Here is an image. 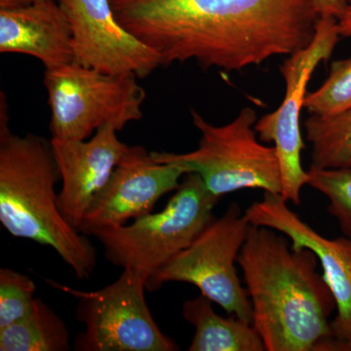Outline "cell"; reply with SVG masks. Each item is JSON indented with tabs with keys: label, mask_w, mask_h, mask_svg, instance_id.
Here are the masks:
<instances>
[{
	"label": "cell",
	"mask_w": 351,
	"mask_h": 351,
	"mask_svg": "<svg viewBox=\"0 0 351 351\" xmlns=\"http://www.w3.org/2000/svg\"><path fill=\"white\" fill-rule=\"evenodd\" d=\"M122 25L162 66L195 61L239 71L290 56L315 36L314 0H110Z\"/></svg>",
	"instance_id": "6da1fadb"
},
{
	"label": "cell",
	"mask_w": 351,
	"mask_h": 351,
	"mask_svg": "<svg viewBox=\"0 0 351 351\" xmlns=\"http://www.w3.org/2000/svg\"><path fill=\"white\" fill-rule=\"evenodd\" d=\"M237 263L265 351H337L329 320L336 302L313 251L251 225Z\"/></svg>",
	"instance_id": "7a4b0ae2"
},
{
	"label": "cell",
	"mask_w": 351,
	"mask_h": 351,
	"mask_svg": "<svg viewBox=\"0 0 351 351\" xmlns=\"http://www.w3.org/2000/svg\"><path fill=\"white\" fill-rule=\"evenodd\" d=\"M5 95L0 103V221L7 232L54 249L82 280L93 274V244L64 218L56 184L60 179L51 141L15 135L8 126Z\"/></svg>",
	"instance_id": "3957f363"
},
{
	"label": "cell",
	"mask_w": 351,
	"mask_h": 351,
	"mask_svg": "<svg viewBox=\"0 0 351 351\" xmlns=\"http://www.w3.org/2000/svg\"><path fill=\"white\" fill-rule=\"evenodd\" d=\"M219 199L199 175L189 173L162 211L126 225L101 228L91 235L100 241L108 262L147 281L213 221Z\"/></svg>",
	"instance_id": "277c9868"
},
{
	"label": "cell",
	"mask_w": 351,
	"mask_h": 351,
	"mask_svg": "<svg viewBox=\"0 0 351 351\" xmlns=\"http://www.w3.org/2000/svg\"><path fill=\"white\" fill-rule=\"evenodd\" d=\"M191 114L201 134L197 149L186 154L152 152L154 160L179 164L188 174L199 175L208 191L219 198L245 189L281 195L276 149L258 142L253 108H243L237 119L221 126L210 123L193 108Z\"/></svg>",
	"instance_id": "5b68a950"
},
{
	"label": "cell",
	"mask_w": 351,
	"mask_h": 351,
	"mask_svg": "<svg viewBox=\"0 0 351 351\" xmlns=\"http://www.w3.org/2000/svg\"><path fill=\"white\" fill-rule=\"evenodd\" d=\"M134 75H110L75 63L45 69L51 138L87 140L105 125L121 131L144 117L145 91Z\"/></svg>",
	"instance_id": "8992f818"
},
{
	"label": "cell",
	"mask_w": 351,
	"mask_h": 351,
	"mask_svg": "<svg viewBox=\"0 0 351 351\" xmlns=\"http://www.w3.org/2000/svg\"><path fill=\"white\" fill-rule=\"evenodd\" d=\"M250 226L239 205L232 203L188 248L149 277L147 290L154 292L168 282L191 284L228 315L253 324L250 298L235 267Z\"/></svg>",
	"instance_id": "52a82bcc"
},
{
	"label": "cell",
	"mask_w": 351,
	"mask_h": 351,
	"mask_svg": "<svg viewBox=\"0 0 351 351\" xmlns=\"http://www.w3.org/2000/svg\"><path fill=\"white\" fill-rule=\"evenodd\" d=\"M51 287L77 300L76 319L84 331L77 351H176L179 346L158 327L145 300L147 280L123 270L114 282L97 291L76 290L47 279Z\"/></svg>",
	"instance_id": "ba28073f"
},
{
	"label": "cell",
	"mask_w": 351,
	"mask_h": 351,
	"mask_svg": "<svg viewBox=\"0 0 351 351\" xmlns=\"http://www.w3.org/2000/svg\"><path fill=\"white\" fill-rule=\"evenodd\" d=\"M339 36L338 19L320 17L311 43L287 56L281 66L286 84L282 103L274 112L258 119L255 125L258 140L274 144L282 176L281 195L293 204L301 203L302 189L308 179L302 165L304 144L300 124L306 86L318 64L331 57Z\"/></svg>",
	"instance_id": "9c48e42d"
},
{
	"label": "cell",
	"mask_w": 351,
	"mask_h": 351,
	"mask_svg": "<svg viewBox=\"0 0 351 351\" xmlns=\"http://www.w3.org/2000/svg\"><path fill=\"white\" fill-rule=\"evenodd\" d=\"M69 22L73 63L110 75H151L156 51L121 25L110 0H57Z\"/></svg>",
	"instance_id": "30bf717a"
},
{
	"label": "cell",
	"mask_w": 351,
	"mask_h": 351,
	"mask_svg": "<svg viewBox=\"0 0 351 351\" xmlns=\"http://www.w3.org/2000/svg\"><path fill=\"white\" fill-rule=\"evenodd\" d=\"M186 174L179 164L157 162L144 147H129L88 208L80 232L91 235L152 213L157 201L179 188Z\"/></svg>",
	"instance_id": "8fae6325"
},
{
	"label": "cell",
	"mask_w": 351,
	"mask_h": 351,
	"mask_svg": "<svg viewBox=\"0 0 351 351\" xmlns=\"http://www.w3.org/2000/svg\"><path fill=\"white\" fill-rule=\"evenodd\" d=\"M245 214L251 225L272 228L287 237L295 248L315 254L336 302V317L331 322L336 350L351 351V239L323 237L277 193H263L262 200L253 203Z\"/></svg>",
	"instance_id": "7c38bea8"
},
{
	"label": "cell",
	"mask_w": 351,
	"mask_h": 351,
	"mask_svg": "<svg viewBox=\"0 0 351 351\" xmlns=\"http://www.w3.org/2000/svg\"><path fill=\"white\" fill-rule=\"evenodd\" d=\"M112 125L96 131L89 140L51 138L62 182L59 208L69 225L80 230L88 208L106 186L129 149Z\"/></svg>",
	"instance_id": "4fadbf2b"
},
{
	"label": "cell",
	"mask_w": 351,
	"mask_h": 351,
	"mask_svg": "<svg viewBox=\"0 0 351 351\" xmlns=\"http://www.w3.org/2000/svg\"><path fill=\"white\" fill-rule=\"evenodd\" d=\"M0 52L36 58L45 69L73 63L71 25L59 2L0 11Z\"/></svg>",
	"instance_id": "5bb4252c"
},
{
	"label": "cell",
	"mask_w": 351,
	"mask_h": 351,
	"mask_svg": "<svg viewBox=\"0 0 351 351\" xmlns=\"http://www.w3.org/2000/svg\"><path fill=\"white\" fill-rule=\"evenodd\" d=\"M182 317L195 328L189 351H265L253 324L237 316H219L205 295L184 302Z\"/></svg>",
	"instance_id": "9a60e30c"
},
{
	"label": "cell",
	"mask_w": 351,
	"mask_h": 351,
	"mask_svg": "<svg viewBox=\"0 0 351 351\" xmlns=\"http://www.w3.org/2000/svg\"><path fill=\"white\" fill-rule=\"evenodd\" d=\"M71 335L63 319L36 298L31 313L0 329V351H66Z\"/></svg>",
	"instance_id": "2e32d148"
},
{
	"label": "cell",
	"mask_w": 351,
	"mask_h": 351,
	"mask_svg": "<svg viewBox=\"0 0 351 351\" xmlns=\"http://www.w3.org/2000/svg\"><path fill=\"white\" fill-rule=\"evenodd\" d=\"M304 129L313 147L311 167L351 168V108L335 114H311Z\"/></svg>",
	"instance_id": "e0dca14e"
},
{
	"label": "cell",
	"mask_w": 351,
	"mask_h": 351,
	"mask_svg": "<svg viewBox=\"0 0 351 351\" xmlns=\"http://www.w3.org/2000/svg\"><path fill=\"white\" fill-rule=\"evenodd\" d=\"M307 184L329 199L328 212L338 221L345 237L351 239V168L307 171Z\"/></svg>",
	"instance_id": "ac0fdd59"
},
{
	"label": "cell",
	"mask_w": 351,
	"mask_h": 351,
	"mask_svg": "<svg viewBox=\"0 0 351 351\" xmlns=\"http://www.w3.org/2000/svg\"><path fill=\"white\" fill-rule=\"evenodd\" d=\"M304 108L311 114L330 115L351 108V58L332 62L329 76L316 91L307 94Z\"/></svg>",
	"instance_id": "d6986e66"
},
{
	"label": "cell",
	"mask_w": 351,
	"mask_h": 351,
	"mask_svg": "<svg viewBox=\"0 0 351 351\" xmlns=\"http://www.w3.org/2000/svg\"><path fill=\"white\" fill-rule=\"evenodd\" d=\"M36 291L29 276L12 269H0V329L31 313Z\"/></svg>",
	"instance_id": "ffe728a7"
},
{
	"label": "cell",
	"mask_w": 351,
	"mask_h": 351,
	"mask_svg": "<svg viewBox=\"0 0 351 351\" xmlns=\"http://www.w3.org/2000/svg\"><path fill=\"white\" fill-rule=\"evenodd\" d=\"M320 17L339 19L348 6V0H314Z\"/></svg>",
	"instance_id": "44dd1931"
},
{
	"label": "cell",
	"mask_w": 351,
	"mask_h": 351,
	"mask_svg": "<svg viewBox=\"0 0 351 351\" xmlns=\"http://www.w3.org/2000/svg\"><path fill=\"white\" fill-rule=\"evenodd\" d=\"M339 31L341 36L350 38L351 36V3L346 7L345 13L338 20Z\"/></svg>",
	"instance_id": "7402d4cb"
},
{
	"label": "cell",
	"mask_w": 351,
	"mask_h": 351,
	"mask_svg": "<svg viewBox=\"0 0 351 351\" xmlns=\"http://www.w3.org/2000/svg\"><path fill=\"white\" fill-rule=\"evenodd\" d=\"M31 3H32V0H0V11L14 10V9L29 5Z\"/></svg>",
	"instance_id": "603a6c76"
},
{
	"label": "cell",
	"mask_w": 351,
	"mask_h": 351,
	"mask_svg": "<svg viewBox=\"0 0 351 351\" xmlns=\"http://www.w3.org/2000/svg\"><path fill=\"white\" fill-rule=\"evenodd\" d=\"M32 2L53 1V0H32Z\"/></svg>",
	"instance_id": "cb8c5ba5"
}]
</instances>
